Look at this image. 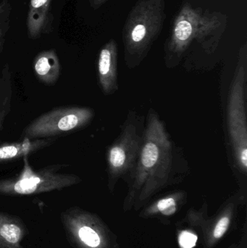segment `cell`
Masks as SVG:
<instances>
[{
    "label": "cell",
    "mask_w": 247,
    "mask_h": 248,
    "mask_svg": "<svg viewBox=\"0 0 247 248\" xmlns=\"http://www.w3.org/2000/svg\"><path fill=\"white\" fill-rule=\"evenodd\" d=\"M197 242V236L188 231H184L180 234L178 243L181 248H193Z\"/></svg>",
    "instance_id": "2e32d148"
},
{
    "label": "cell",
    "mask_w": 247,
    "mask_h": 248,
    "mask_svg": "<svg viewBox=\"0 0 247 248\" xmlns=\"http://www.w3.org/2000/svg\"><path fill=\"white\" fill-rule=\"evenodd\" d=\"M247 67L241 59L232 78L226 108L229 160L236 176L247 174Z\"/></svg>",
    "instance_id": "7a4b0ae2"
},
{
    "label": "cell",
    "mask_w": 247,
    "mask_h": 248,
    "mask_svg": "<svg viewBox=\"0 0 247 248\" xmlns=\"http://www.w3.org/2000/svg\"><path fill=\"white\" fill-rule=\"evenodd\" d=\"M55 139L24 138L17 142L4 143L0 145V163L23 158L39 150L46 148L53 144Z\"/></svg>",
    "instance_id": "9c48e42d"
},
{
    "label": "cell",
    "mask_w": 247,
    "mask_h": 248,
    "mask_svg": "<svg viewBox=\"0 0 247 248\" xmlns=\"http://www.w3.org/2000/svg\"><path fill=\"white\" fill-rule=\"evenodd\" d=\"M189 173L182 148L175 144L156 110L149 109L140 154L129 182L131 196L138 195L145 199L158 189L182 180Z\"/></svg>",
    "instance_id": "6da1fadb"
},
{
    "label": "cell",
    "mask_w": 247,
    "mask_h": 248,
    "mask_svg": "<svg viewBox=\"0 0 247 248\" xmlns=\"http://www.w3.org/2000/svg\"><path fill=\"white\" fill-rule=\"evenodd\" d=\"M145 128V118L136 111L129 112L117 138L106 152L109 186L114 187L123 179L129 183L140 154Z\"/></svg>",
    "instance_id": "3957f363"
},
{
    "label": "cell",
    "mask_w": 247,
    "mask_h": 248,
    "mask_svg": "<svg viewBox=\"0 0 247 248\" xmlns=\"http://www.w3.org/2000/svg\"><path fill=\"white\" fill-rule=\"evenodd\" d=\"M53 0H30L27 16L29 39H39L53 31L54 16L51 13Z\"/></svg>",
    "instance_id": "ba28073f"
},
{
    "label": "cell",
    "mask_w": 247,
    "mask_h": 248,
    "mask_svg": "<svg viewBox=\"0 0 247 248\" xmlns=\"http://www.w3.org/2000/svg\"><path fill=\"white\" fill-rule=\"evenodd\" d=\"M229 224H230V219L229 217H225L220 218L215 227L214 232H213L215 238L220 239V237H223L229 229Z\"/></svg>",
    "instance_id": "e0dca14e"
},
{
    "label": "cell",
    "mask_w": 247,
    "mask_h": 248,
    "mask_svg": "<svg viewBox=\"0 0 247 248\" xmlns=\"http://www.w3.org/2000/svg\"><path fill=\"white\" fill-rule=\"evenodd\" d=\"M25 234L26 229L20 218L0 212V248H24L21 242Z\"/></svg>",
    "instance_id": "8fae6325"
},
{
    "label": "cell",
    "mask_w": 247,
    "mask_h": 248,
    "mask_svg": "<svg viewBox=\"0 0 247 248\" xmlns=\"http://www.w3.org/2000/svg\"><path fill=\"white\" fill-rule=\"evenodd\" d=\"M117 63L116 44L110 42L100 51L97 62L99 86L105 95H112L119 90Z\"/></svg>",
    "instance_id": "52a82bcc"
},
{
    "label": "cell",
    "mask_w": 247,
    "mask_h": 248,
    "mask_svg": "<svg viewBox=\"0 0 247 248\" xmlns=\"http://www.w3.org/2000/svg\"><path fill=\"white\" fill-rule=\"evenodd\" d=\"M33 70L40 82L45 85H54L61 73L60 61L55 49L39 52L33 61Z\"/></svg>",
    "instance_id": "30bf717a"
},
{
    "label": "cell",
    "mask_w": 247,
    "mask_h": 248,
    "mask_svg": "<svg viewBox=\"0 0 247 248\" xmlns=\"http://www.w3.org/2000/svg\"><path fill=\"white\" fill-rule=\"evenodd\" d=\"M182 197V194H174L159 200L154 208L164 216H171L176 212L177 201Z\"/></svg>",
    "instance_id": "5bb4252c"
},
{
    "label": "cell",
    "mask_w": 247,
    "mask_h": 248,
    "mask_svg": "<svg viewBox=\"0 0 247 248\" xmlns=\"http://www.w3.org/2000/svg\"><path fill=\"white\" fill-rule=\"evenodd\" d=\"M24 166L18 176L0 179V195H29L61 190L81 182L78 176L59 173L64 165L46 166L40 170L32 169L28 156L23 157Z\"/></svg>",
    "instance_id": "277c9868"
},
{
    "label": "cell",
    "mask_w": 247,
    "mask_h": 248,
    "mask_svg": "<svg viewBox=\"0 0 247 248\" xmlns=\"http://www.w3.org/2000/svg\"><path fill=\"white\" fill-rule=\"evenodd\" d=\"M192 33V27L190 23L187 20L179 22L175 30V37L180 43L184 44L187 42Z\"/></svg>",
    "instance_id": "9a60e30c"
},
{
    "label": "cell",
    "mask_w": 247,
    "mask_h": 248,
    "mask_svg": "<svg viewBox=\"0 0 247 248\" xmlns=\"http://www.w3.org/2000/svg\"><path fill=\"white\" fill-rule=\"evenodd\" d=\"M13 86L10 67L6 64L0 75V131L2 130L4 120L11 110Z\"/></svg>",
    "instance_id": "7c38bea8"
},
{
    "label": "cell",
    "mask_w": 247,
    "mask_h": 248,
    "mask_svg": "<svg viewBox=\"0 0 247 248\" xmlns=\"http://www.w3.org/2000/svg\"><path fill=\"white\" fill-rule=\"evenodd\" d=\"M89 215L76 208L62 214V223L71 240L82 248L101 247V235L90 222Z\"/></svg>",
    "instance_id": "8992f818"
},
{
    "label": "cell",
    "mask_w": 247,
    "mask_h": 248,
    "mask_svg": "<svg viewBox=\"0 0 247 248\" xmlns=\"http://www.w3.org/2000/svg\"><path fill=\"white\" fill-rule=\"evenodd\" d=\"M95 112L91 108L68 106L50 110L33 121L24 130V138H53L81 129L91 123Z\"/></svg>",
    "instance_id": "5b68a950"
},
{
    "label": "cell",
    "mask_w": 247,
    "mask_h": 248,
    "mask_svg": "<svg viewBox=\"0 0 247 248\" xmlns=\"http://www.w3.org/2000/svg\"><path fill=\"white\" fill-rule=\"evenodd\" d=\"M12 6L8 0L0 1V53L2 52L10 28Z\"/></svg>",
    "instance_id": "4fadbf2b"
}]
</instances>
